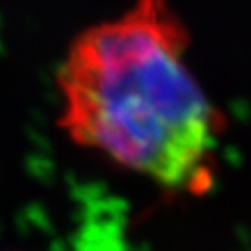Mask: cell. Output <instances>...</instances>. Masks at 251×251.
<instances>
[{"label":"cell","instance_id":"cell-1","mask_svg":"<svg viewBox=\"0 0 251 251\" xmlns=\"http://www.w3.org/2000/svg\"><path fill=\"white\" fill-rule=\"evenodd\" d=\"M188 32L166 0H137L70 46L59 129L75 145L168 188L202 190L226 129L186 66Z\"/></svg>","mask_w":251,"mask_h":251}]
</instances>
